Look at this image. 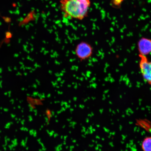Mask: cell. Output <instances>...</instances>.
Listing matches in <instances>:
<instances>
[{
  "instance_id": "obj_1",
  "label": "cell",
  "mask_w": 151,
  "mask_h": 151,
  "mask_svg": "<svg viewBox=\"0 0 151 151\" xmlns=\"http://www.w3.org/2000/svg\"><path fill=\"white\" fill-rule=\"evenodd\" d=\"M90 0H60V9L64 18L82 20L88 16Z\"/></svg>"
},
{
  "instance_id": "obj_2",
  "label": "cell",
  "mask_w": 151,
  "mask_h": 151,
  "mask_svg": "<svg viewBox=\"0 0 151 151\" xmlns=\"http://www.w3.org/2000/svg\"><path fill=\"white\" fill-rule=\"evenodd\" d=\"M93 47L86 41L79 42L75 46L74 53L76 57L80 62L88 61L93 54Z\"/></svg>"
},
{
  "instance_id": "obj_3",
  "label": "cell",
  "mask_w": 151,
  "mask_h": 151,
  "mask_svg": "<svg viewBox=\"0 0 151 151\" xmlns=\"http://www.w3.org/2000/svg\"><path fill=\"white\" fill-rule=\"evenodd\" d=\"M139 66L140 73L145 82L151 86V61L147 56L139 55Z\"/></svg>"
},
{
  "instance_id": "obj_4",
  "label": "cell",
  "mask_w": 151,
  "mask_h": 151,
  "mask_svg": "<svg viewBox=\"0 0 151 151\" xmlns=\"http://www.w3.org/2000/svg\"><path fill=\"white\" fill-rule=\"evenodd\" d=\"M137 50L139 55L147 56L151 53V39L143 37L138 41Z\"/></svg>"
},
{
  "instance_id": "obj_5",
  "label": "cell",
  "mask_w": 151,
  "mask_h": 151,
  "mask_svg": "<svg viewBox=\"0 0 151 151\" xmlns=\"http://www.w3.org/2000/svg\"><path fill=\"white\" fill-rule=\"evenodd\" d=\"M143 151H151V137H147L143 140L142 144Z\"/></svg>"
},
{
  "instance_id": "obj_6",
  "label": "cell",
  "mask_w": 151,
  "mask_h": 151,
  "mask_svg": "<svg viewBox=\"0 0 151 151\" xmlns=\"http://www.w3.org/2000/svg\"><path fill=\"white\" fill-rule=\"evenodd\" d=\"M124 0H113V3L116 6H120Z\"/></svg>"
}]
</instances>
